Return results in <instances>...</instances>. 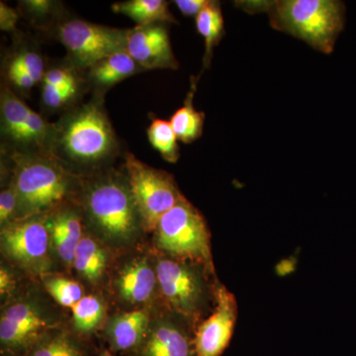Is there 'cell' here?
<instances>
[{"instance_id": "1", "label": "cell", "mask_w": 356, "mask_h": 356, "mask_svg": "<svg viewBox=\"0 0 356 356\" xmlns=\"http://www.w3.org/2000/svg\"><path fill=\"white\" fill-rule=\"evenodd\" d=\"M252 13H267L274 29L303 40L312 48L331 54L346 21V7L336 0H277L242 2Z\"/></svg>"}, {"instance_id": "2", "label": "cell", "mask_w": 356, "mask_h": 356, "mask_svg": "<svg viewBox=\"0 0 356 356\" xmlns=\"http://www.w3.org/2000/svg\"><path fill=\"white\" fill-rule=\"evenodd\" d=\"M159 297L165 310L193 327L210 315L216 304L220 283L214 269L202 264L156 255Z\"/></svg>"}, {"instance_id": "3", "label": "cell", "mask_w": 356, "mask_h": 356, "mask_svg": "<svg viewBox=\"0 0 356 356\" xmlns=\"http://www.w3.org/2000/svg\"><path fill=\"white\" fill-rule=\"evenodd\" d=\"M83 203L89 228L107 247H130L144 229L127 179L95 180L86 187Z\"/></svg>"}, {"instance_id": "4", "label": "cell", "mask_w": 356, "mask_h": 356, "mask_svg": "<svg viewBox=\"0 0 356 356\" xmlns=\"http://www.w3.org/2000/svg\"><path fill=\"white\" fill-rule=\"evenodd\" d=\"M15 161L11 184L17 194V219L44 215L70 195L72 175L58 161L49 156L20 154Z\"/></svg>"}, {"instance_id": "5", "label": "cell", "mask_w": 356, "mask_h": 356, "mask_svg": "<svg viewBox=\"0 0 356 356\" xmlns=\"http://www.w3.org/2000/svg\"><path fill=\"white\" fill-rule=\"evenodd\" d=\"M60 325L57 307L36 289L11 297L0 315L1 356H24L40 337Z\"/></svg>"}, {"instance_id": "6", "label": "cell", "mask_w": 356, "mask_h": 356, "mask_svg": "<svg viewBox=\"0 0 356 356\" xmlns=\"http://www.w3.org/2000/svg\"><path fill=\"white\" fill-rule=\"evenodd\" d=\"M154 232L159 254L214 269L207 224L186 198L161 218Z\"/></svg>"}, {"instance_id": "7", "label": "cell", "mask_w": 356, "mask_h": 356, "mask_svg": "<svg viewBox=\"0 0 356 356\" xmlns=\"http://www.w3.org/2000/svg\"><path fill=\"white\" fill-rule=\"evenodd\" d=\"M56 140L67 159L81 165L100 163L116 147L111 124L104 111L95 104L86 105L65 119Z\"/></svg>"}, {"instance_id": "8", "label": "cell", "mask_w": 356, "mask_h": 356, "mask_svg": "<svg viewBox=\"0 0 356 356\" xmlns=\"http://www.w3.org/2000/svg\"><path fill=\"white\" fill-rule=\"evenodd\" d=\"M129 187L145 231H154L161 218L184 198L172 175L147 165L132 154L126 156Z\"/></svg>"}, {"instance_id": "9", "label": "cell", "mask_w": 356, "mask_h": 356, "mask_svg": "<svg viewBox=\"0 0 356 356\" xmlns=\"http://www.w3.org/2000/svg\"><path fill=\"white\" fill-rule=\"evenodd\" d=\"M1 252L8 261L34 275H47L51 269L50 232L47 216L17 219L1 227Z\"/></svg>"}, {"instance_id": "10", "label": "cell", "mask_w": 356, "mask_h": 356, "mask_svg": "<svg viewBox=\"0 0 356 356\" xmlns=\"http://www.w3.org/2000/svg\"><path fill=\"white\" fill-rule=\"evenodd\" d=\"M129 30L74 19L60 26L58 37L76 64L91 67L100 60L125 51Z\"/></svg>"}, {"instance_id": "11", "label": "cell", "mask_w": 356, "mask_h": 356, "mask_svg": "<svg viewBox=\"0 0 356 356\" xmlns=\"http://www.w3.org/2000/svg\"><path fill=\"white\" fill-rule=\"evenodd\" d=\"M111 286L117 299L131 310L149 308L159 297L156 259L149 254L130 257L117 268Z\"/></svg>"}, {"instance_id": "12", "label": "cell", "mask_w": 356, "mask_h": 356, "mask_svg": "<svg viewBox=\"0 0 356 356\" xmlns=\"http://www.w3.org/2000/svg\"><path fill=\"white\" fill-rule=\"evenodd\" d=\"M194 332L186 321L165 310L152 317L144 341L130 356H196Z\"/></svg>"}, {"instance_id": "13", "label": "cell", "mask_w": 356, "mask_h": 356, "mask_svg": "<svg viewBox=\"0 0 356 356\" xmlns=\"http://www.w3.org/2000/svg\"><path fill=\"white\" fill-rule=\"evenodd\" d=\"M236 318V297L224 285L220 284L214 309L194 332L196 356H221L233 337Z\"/></svg>"}, {"instance_id": "14", "label": "cell", "mask_w": 356, "mask_h": 356, "mask_svg": "<svg viewBox=\"0 0 356 356\" xmlns=\"http://www.w3.org/2000/svg\"><path fill=\"white\" fill-rule=\"evenodd\" d=\"M129 55L145 69H177L168 31L161 25L138 26L129 30Z\"/></svg>"}, {"instance_id": "15", "label": "cell", "mask_w": 356, "mask_h": 356, "mask_svg": "<svg viewBox=\"0 0 356 356\" xmlns=\"http://www.w3.org/2000/svg\"><path fill=\"white\" fill-rule=\"evenodd\" d=\"M149 308L133 309L115 314L103 327L104 337L112 353L132 355L146 337L152 321Z\"/></svg>"}, {"instance_id": "16", "label": "cell", "mask_w": 356, "mask_h": 356, "mask_svg": "<svg viewBox=\"0 0 356 356\" xmlns=\"http://www.w3.org/2000/svg\"><path fill=\"white\" fill-rule=\"evenodd\" d=\"M51 250L64 266L74 264L77 245L84 236L81 218L72 210H60L47 216Z\"/></svg>"}, {"instance_id": "17", "label": "cell", "mask_w": 356, "mask_h": 356, "mask_svg": "<svg viewBox=\"0 0 356 356\" xmlns=\"http://www.w3.org/2000/svg\"><path fill=\"white\" fill-rule=\"evenodd\" d=\"M108 262L107 245L95 236L84 235L77 245L72 264L77 274L90 285L99 284Z\"/></svg>"}, {"instance_id": "18", "label": "cell", "mask_w": 356, "mask_h": 356, "mask_svg": "<svg viewBox=\"0 0 356 356\" xmlns=\"http://www.w3.org/2000/svg\"><path fill=\"white\" fill-rule=\"evenodd\" d=\"M24 356H86V350L76 332L60 325L40 337Z\"/></svg>"}, {"instance_id": "19", "label": "cell", "mask_w": 356, "mask_h": 356, "mask_svg": "<svg viewBox=\"0 0 356 356\" xmlns=\"http://www.w3.org/2000/svg\"><path fill=\"white\" fill-rule=\"evenodd\" d=\"M114 13L132 18L139 26L153 25L156 22L177 23L163 0H130L112 6Z\"/></svg>"}, {"instance_id": "20", "label": "cell", "mask_w": 356, "mask_h": 356, "mask_svg": "<svg viewBox=\"0 0 356 356\" xmlns=\"http://www.w3.org/2000/svg\"><path fill=\"white\" fill-rule=\"evenodd\" d=\"M140 65L127 51L115 54L90 67V77L98 86H110L133 76Z\"/></svg>"}, {"instance_id": "21", "label": "cell", "mask_w": 356, "mask_h": 356, "mask_svg": "<svg viewBox=\"0 0 356 356\" xmlns=\"http://www.w3.org/2000/svg\"><path fill=\"white\" fill-rule=\"evenodd\" d=\"M195 90L196 81L191 84V91L186 96L184 106L172 115L170 121L173 131L177 134V139L186 144L199 139L203 134L205 115L194 108L193 97Z\"/></svg>"}, {"instance_id": "22", "label": "cell", "mask_w": 356, "mask_h": 356, "mask_svg": "<svg viewBox=\"0 0 356 356\" xmlns=\"http://www.w3.org/2000/svg\"><path fill=\"white\" fill-rule=\"evenodd\" d=\"M72 332L77 336H89L102 325L105 316V304L97 295H86L72 309Z\"/></svg>"}, {"instance_id": "23", "label": "cell", "mask_w": 356, "mask_h": 356, "mask_svg": "<svg viewBox=\"0 0 356 356\" xmlns=\"http://www.w3.org/2000/svg\"><path fill=\"white\" fill-rule=\"evenodd\" d=\"M196 27L199 34L205 40V67L210 64L213 49L224 35V17L219 2L209 1L205 8L196 16Z\"/></svg>"}, {"instance_id": "24", "label": "cell", "mask_w": 356, "mask_h": 356, "mask_svg": "<svg viewBox=\"0 0 356 356\" xmlns=\"http://www.w3.org/2000/svg\"><path fill=\"white\" fill-rule=\"evenodd\" d=\"M147 137L152 146L166 161L175 163L179 159L180 149L177 144V136L173 131L170 122L163 119H154L147 128Z\"/></svg>"}, {"instance_id": "25", "label": "cell", "mask_w": 356, "mask_h": 356, "mask_svg": "<svg viewBox=\"0 0 356 356\" xmlns=\"http://www.w3.org/2000/svg\"><path fill=\"white\" fill-rule=\"evenodd\" d=\"M46 292L58 305L72 309L86 296L84 289L76 281L63 276L47 274L42 277Z\"/></svg>"}, {"instance_id": "26", "label": "cell", "mask_w": 356, "mask_h": 356, "mask_svg": "<svg viewBox=\"0 0 356 356\" xmlns=\"http://www.w3.org/2000/svg\"><path fill=\"white\" fill-rule=\"evenodd\" d=\"M31 108L14 93L4 90L1 96L2 125L4 133L17 140L21 129L24 126Z\"/></svg>"}, {"instance_id": "27", "label": "cell", "mask_w": 356, "mask_h": 356, "mask_svg": "<svg viewBox=\"0 0 356 356\" xmlns=\"http://www.w3.org/2000/svg\"><path fill=\"white\" fill-rule=\"evenodd\" d=\"M51 133L48 123L31 109L24 126L21 129L17 140L25 144L41 145L49 139Z\"/></svg>"}, {"instance_id": "28", "label": "cell", "mask_w": 356, "mask_h": 356, "mask_svg": "<svg viewBox=\"0 0 356 356\" xmlns=\"http://www.w3.org/2000/svg\"><path fill=\"white\" fill-rule=\"evenodd\" d=\"M18 199L13 185L0 193V225L6 226L17 219Z\"/></svg>"}, {"instance_id": "29", "label": "cell", "mask_w": 356, "mask_h": 356, "mask_svg": "<svg viewBox=\"0 0 356 356\" xmlns=\"http://www.w3.org/2000/svg\"><path fill=\"white\" fill-rule=\"evenodd\" d=\"M76 83L63 88L43 86V102L50 108H58L65 104L76 92Z\"/></svg>"}, {"instance_id": "30", "label": "cell", "mask_w": 356, "mask_h": 356, "mask_svg": "<svg viewBox=\"0 0 356 356\" xmlns=\"http://www.w3.org/2000/svg\"><path fill=\"white\" fill-rule=\"evenodd\" d=\"M20 63L21 67L29 76L36 81H41L44 74V63L38 54L33 51H25L21 54L17 58H15Z\"/></svg>"}, {"instance_id": "31", "label": "cell", "mask_w": 356, "mask_h": 356, "mask_svg": "<svg viewBox=\"0 0 356 356\" xmlns=\"http://www.w3.org/2000/svg\"><path fill=\"white\" fill-rule=\"evenodd\" d=\"M74 83H76V79L67 70H51L44 76L43 86L48 88H63Z\"/></svg>"}, {"instance_id": "32", "label": "cell", "mask_w": 356, "mask_h": 356, "mask_svg": "<svg viewBox=\"0 0 356 356\" xmlns=\"http://www.w3.org/2000/svg\"><path fill=\"white\" fill-rule=\"evenodd\" d=\"M9 76H10L11 81L21 88H31L36 83L29 74L22 69L20 63L16 58H14L10 67H9Z\"/></svg>"}, {"instance_id": "33", "label": "cell", "mask_w": 356, "mask_h": 356, "mask_svg": "<svg viewBox=\"0 0 356 356\" xmlns=\"http://www.w3.org/2000/svg\"><path fill=\"white\" fill-rule=\"evenodd\" d=\"M15 276L8 266L1 264L0 267V294L2 299H10L15 289Z\"/></svg>"}, {"instance_id": "34", "label": "cell", "mask_w": 356, "mask_h": 356, "mask_svg": "<svg viewBox=\"0 0 356 356\" xmlns=\"http://www.w3.org/2000/svg\"><path fill=\"white\" fill-rule=\"evenodd\" d=\"M18 13L13 8L1 2L0 3V28L3 31H13L18 21Z\"/></svg>"}, {"instance_id": "35", "label": "cell", "mask_w": 356, "mask_h": 356, "mask_svg": "<svg viewBox=\"0 0 356 356\" xmlns=\"http://www.w3.org/2000/svg\"><path fill=\"white\" fill-rule=\"evenodd\" d=\"M210 0H177L175 6L185 16H197Z\"/></svg>"}, {"instance_id": "36", "label": "cell", "mask_w": 356, "mask_h": 356, "mask_svg": "<svg viewBox=\"0 0 356 356\" xmlns=\"http://www.w3.org/2000/svg\"><path fill=\"white\" fill-rule=\"evenodd\" d=\"M25 3L31 13L36 14L49 13L54 6L53 2L48 0H32V1H25Z\"/></svg>"}, {"instance_id": "37", "label": "cell", "mask_w": 356, "mask_h": 356, "mask_svg": "<svg viewBox=\"0 0 356 356\" xmlns=\"http://www.w3.org/2000/svg\"><path fill=\"white\" fill-rule=\"evenodd\" d=\"M99 356H116L115 353H112L110 350H103L102 353H100Z\"/></svg>"}]
</instances>
